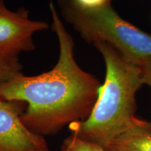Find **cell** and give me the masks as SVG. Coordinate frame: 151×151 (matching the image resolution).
I'll return each mask as SVG.
<instances>
[{
	"mask_svg": "<svg viewBox=\"0 0 151 151\" xmlns=\"http://www.w3.org/2000/svg\"><path fill=\"white\" fill-rule=\"evenodd\" d=\"M60 7L94 9L111 4V0H58Z\"/></svg>",
	"mask_w": 151,
	"mask_h": 151,
	"instance_id": "ba28073f",
	"label": "cell"
},
{
	"mask_svg": "<svg viewBox=\"0 0 151 151\" xmlns=\"http://www.w3.org/2000/svg\"><path fill=\"white\" fill-rule=\"evenodd\" d=\"M143 84L148 85L151 88V56L144 58L139 64ZM151 127V122H148Z\"/></svg>",
	"mask_w": 151,
	"mask_h": 151,
	"instance_id": "30bf717a",
	"label": "cell"
},
{
	"mask_svg": "<svg viewBox=\"0 0 151 151\" xmlns=\"http://www.w3.org/2000/svg\"><path fill=\"white\" fill-rule=\"evenodd\" d=\"M48 27L46 22L30 19L27 9L13 11L0 0V60H18L21 52L35 50L34 35Z\"/></svg>",
	"mask_w": 151,
	"mask_h": 151,
	"instance_id": "277c9868",
	"label": "cell"
},
{
	"mask_svg": "<svg viewBox=\"0 0 151 151\" xmlns=\"http://www.w3.org/2000/svg\"><path fill=\"white\" fill-rule=\"evenodd\" d=\"M24 104L0 97V151H49L44 137L30 131L22 122Z\"/></svg>",
	"mask_w": 151,
	"mask_h": 151,
	"instance_id": "5b68a950",
	"label": "cell"
},
{
	"mask_svg": "<svg viewBox=\"0 0 151 151\" xmlns=\"http://www.w3.org/2000/svg\"><path fill=\"white\" fill-rule=\"evenodd\" d=\"M92 45L104 60V83L89 117L69 127L80 139L106 148L137 121L136 94L143 83L139 65L109 43L97 41Z\"/></svg>",
	"mask_w": 151,
	"mask_h": 151,
	"instance_id": "7a4b0ae2",
	"label": "cell"
},
{
	"mask_svg": "<svg viewBox=\"0 0 151 151\" xmlns=\"http://www.w3.org/2000/svg\"><path fill=\"white\" fill-rule=\"evenodd\" d=\"M60 151H109L103 147L83 140L71 134L65 139Z\"/></svg>",
	"mask_w": 151,
	"mask_h": 151,
	"instance_id": "52a82bcc",
	"label": "cell"
},
{
	"mask_svg": "<svg viewBox=\"0 0 151 151\" xmlns=\"http://www.w3.org/2000/svg\"><path fill=\"white\" fill-rule=\"evenodd\" d=\"M52 29L59 43V58L51 70L26 76L20 74L0 83V97L27 104L21 116L24 125L40 135L56 134L65 126L83 121L93 109L101 84L79 67L74 41L50 1Z\"/></svg>",
	"mask_w": 151,
	"mask_h": 151,
	"instance_id": "6da1fadb",
	"label": "cell"
},
{
	"mask_svg": "<svg viewBox=\"0 0 151 151\" xmlns=\"http://www.w3.org/2000/svg\"><path fill=\"white\" fill-rule=\"evenodd\" d=\"M62 18L87 43H107L139 65L151 56V35L122 19L111 4L94 9L60 7Z\"/></svg>",
	"mask_w": 151,
	"mask_h": 151,
	"instance_id": "3957f363",
	"label": "cell"
},
{
	"mask_svg": "<svg viewBox=\"0 0 151 151\" xmlns=\"http://www.w3.org/2000/svg\"><path fill=\"white\" fill-rule=\"evenodd\" d=\"M22 66L19 60H0V83L22 74Z\"/></svg>",
	"mask_w": 151,
	"mask_h": 151,
	"instance_id": "9c48e42d",
	"label": "cell"
},
{
	"mask_svg": "<svg viewBox=\"0 0 151 151\" xmlns=\"http://www.w3.org/2000/svg\"><path fill=\"white\" fill-rule=\"evenodd\" d=\"M109 151H151V127L138 118L134 124L119 135L107 147Z\"/></svg>",
	"mask_w": 151,
	"mask_h": 151,
	"instance_id": "8992f818",
	"label": "cell"
}]
</instances>
